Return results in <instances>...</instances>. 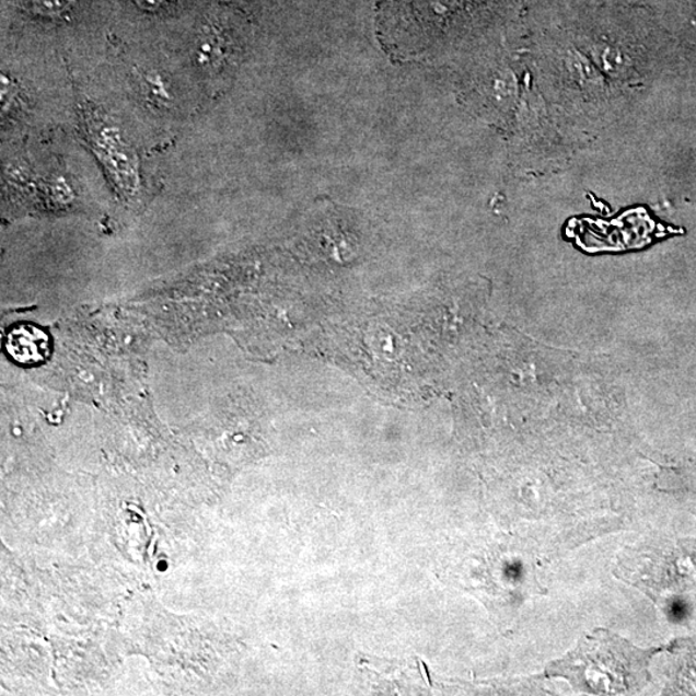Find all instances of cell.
Segmentation results:
<instances>
[{
	"label": "cell",
	"mask_w": 696,
	"mask_h": 696,
	"mask_svg": "<svg viewBox=\"0 0 696 696\" xmlns=\"http://www.w3.org/2000/svg\"><path fill=\"white\" fill-rule=\"evenodd\" d=\"M654 652L637 649L606 630H596L562 661L549 665L547 673L568 678L583 693H635L648 683L649 659Z\"/></svg>",
	"instance_id": "6da1fadb"
},
{
	"label": "cell",
	"mask_w": 696,
	"mask_h": 696,
	"mask_svg": "<svg viewBox=\"0 0 696 696\" xmlns=\"http://www.w3.org/2000/svg\"><path fill=\"white\" fill-rule=\"evenodd\" d=\"M5 350L21 366H38L49 357L50 340L38 326L21 324L7 335Z\"/></svg>",
	"instance_id": "7a4b0ae2"
},
{
	"label": "cell",
	"mask_w": 696,
	"mask_h": 696,
	"mask_svg": "<svg viewBox=\"0 0 696 696\" xmlns=\"http://www.w3.org/2000/svg\"><path fill=\"white\" fill-rule=\"evenodd\" d=\"M224 42L216 35H208L198 49V60L202 67H210L221 60Z\"/></svg>",
	"instance_id": "3957f363"
},
{
	"label": "cell",
	"mask_w": 696,
	"mask_h": 696,
	"mask_svg": "<svg viewBox=\"0 0 696 696\" xmlns=\"http://www.w3.org/2000/svg\"><path fill=\"white\" fill-rule=\"evenodd\" d=\"M600 61L603 63V67L608 72H613V74H619V72L627 67L625 56H622L619 50L613 48H606L605 53L601 55Z\"/></svg>",
	"instance_id": "277c9868"
},
{
	"label": "cell",
	"mask_w": 696,
	"mask_h": 696,
	"mask_svg": "<svg viewBox=\"0 0 696 696\" xmlns=\"http://www.w3.org/2000/svg\"><path fill=\"white\" fill-rule=\"evenodd\" d=\"M570 69L576 72L580 81H593L596 72L592 69L589 61H584L582 56L571 57Z\"/></svg>",
	"instance_id": "5b68a950"
},
{
	"label": "cell",
	"mask_w": 696,
	"mask_h": 696,
	"mask_svg": "<svg viewBox=\"0 0 696 696\" xmlns=\"http://www.w3.org/2000/svg\"><path fill=\"white\" fill-rule=\"evenodd\" d=\"M144 82H147L144 86H147V90L152 98L169 100L166 98L169 97V92H166L165 85L163 84L161 77L148 76V77H144Z\"/></svg>",
	"instance_id": "8992f818"
},
{
	"label": "cell",
	"mask_w": 696,
	"mask_h": 696,
	"mask_svg": "<svg viewBox=\"0 0 696 696\" xmlns=\"http://www.w3.org/2000/svg\"><path fill=\"white\" fill-rule=\"evenodd\" d=\"M70 3L71 0H34L36 9L43 13H61Z\"/></svg>",
	"instance_id": "52a82bcc"
}]
</instances>
